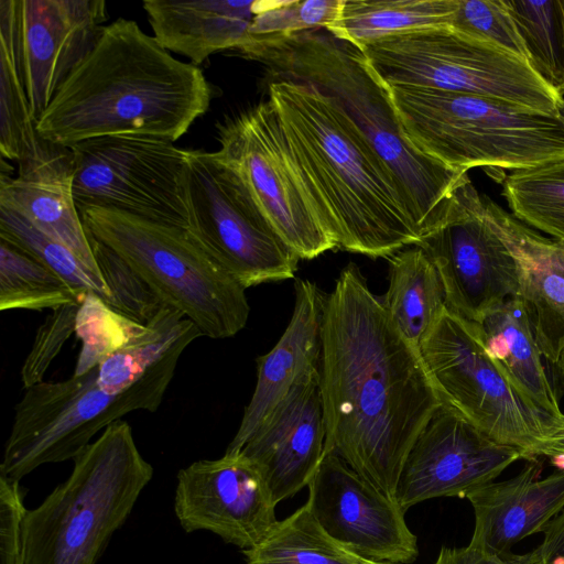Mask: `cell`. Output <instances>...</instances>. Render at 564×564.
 <instances>
[{
    "label": "cell",
    "mask_w": 564,
    "mask_h": 564,
    "mask_svg": "<svg viewBox=\"0 0 564 564\" xmlns=\"http://www.w3.org/2000/svg\"><path fill=\"white\" fill-rule=\"evenodd\" d=\"M319 389L325 454H337L395 499L405 459L443 402L420 348L400 333L354 262L325 301Z\"/></svg>",
    "instance_id": "cell-1"
},
{
    "label": "cell",
    "mask_w": 564,
    "mask_h": 564,
    "mask_svg": "<svg viewBox=\"0 0 564 564\" xmlns=\"http://www.w3.org/2000/svg\"><path fill=\"white\" fill-rule=\"evenodd\" d=\"M212 97L198 66L175 58L135 21L119 18L104 26L36 131L63 148L117 134L175 142L206 113Z\"/></svg>",
    "instance_id": "cell-2"
},
{
    "label": "cell",
    "mask_w": 564,
    "mask_h": 564,
    "mask_svg": "<svg viewBox=\"0 0 564 564\" xmlns=\"http://www.w3.org/2000/svg\"><path fill=\"white\" fill-rule=\"evenodd\" d=\"M268 88L294 162L337 248L389 259L417 245L393 174L345 112L303 83L270 79Z\"/></svg>",
    "instance_id": "cell-3"
},
{
    "label": "cell",
    "mask_w": 564,
    "mask_h": 564,
    "mask_svg": "<svg viewBox=\"0 0 564 564\" xmlns=\"http://www.w3.org/2000/svg\"><path fill=\"white\" fill-rule=\"evenodd\" d=\"M270 79L303 83L334 101L393 174L420 239L440 227L467 172L421 153L405 137L389 88L362 51L326 29L254 40L241 53Z\"/></svg>",
    "instance_id": "cell-4"
},
{
    "label": "cell",
    "mask_w": 564,
    "mask_h": 564,
    "mask_svg": "<svg viewBox=\"0 0 564 564\" xmlns=\"http://www.w3.org/2000/svg\"><path fill=\"white\" fill-rule=\"evenodd\" d=\"M22 524L21 564H97L153 476L128 422L107 426Z\"/></svg>",
    "instance_id": "cell-5"
},
{
    "label": "cell",
    "mask_w": 564,
    "mask_h": 564,
    "mask_svg": "<svg viewBox=\"0 0 564 564\" xmlns=\"http://www.w3.org/2000/svg\"><path fill=\"white\" fill-rule=\"evenodd\" d=\"M402 130L421 153L467 172H511L564 156V122L516 104L430 88H389Z\"/></svg>",
    "instance_id": "cell-6"
},
{
    "label": "cell",
    "mask_w": 564,
    "mask_h": 564,
    "mask_svg": "<svg viewBox=\"0 0 564 564\" xmlns=\"http://www.w3.org/2000/svg\"><path fill=\"white\" fill-rule=\"evenodd\" d=\"M79 213L87 234L121 257L203 336L225 339L246 326L250 313L246 289L186 229L108 208Z\"/></svg>",
    "instance_id": "cell-7"
},
{
    "label": "cell",
    "mask_w": 564,
    "mask_h": 564,
    "mask_svg": "<svg viewBox=\"0 0 564 564\" xmlns=\"http://www.w3.org/2000/svg\"><path fill=\"white\" fill-rule=\"evenodd\" d=\"M183 351L176 349L117 395L99 388L98 367L24 389L15 406L0 475L20 481L44 464L74 460L99 431L123 415L138 410L156 411Z\"/></svg>",
    "instance_id": "cell-8"
},
{
    "label": "cell",
    "mask_w": 564,
    "mask_h": 564,
    "mask_svg": "<svg viewBox=\"0 0 564 564\" xmlns=\"http://www.w3.org/2000/svg\"><path fill=\"white\" fill-rule=\"evenodd\" d=\"M359 48L388 88L471 94L557 116L561 98L527 61L449 25L397 33Z\"/></svg>",
    "instance_id": "cell-9"
},
{
    "label": "cell",
    "mask_w": 564,
    "mask_h": 564,
    "mask_svg": "<svg viewBox=\"0 0 564 564\" xmlns=\"http://www.w3.org/2000/svg\"><path fill=\"white\" fill-rule=\"evenodd\" d=\"M184 189L186 230L240 285L248 289L294 278L300 257L217 151L187 150Z\"/></svg>",
    "instance_id": "cell-10"
},
{
    "label": "cell",
    "mask_w": 564,
    "mask_h": 564,
    "mask_svg": "<svg viewBox=\"0 0 564 564\" xmlns=\"http://www.w3.org/2000/svg\"><path fill=\"white\" fill-rule=\"evenodd\" d=\"M443 403L494 442L538 459L540 443L554 427L529 409L488 355L476 323L448 308L420 346Z\"/></svg>",
    "instance_id": "cell-11"
},
{
    "label": "cell",
    "mask_w": 564,
    "mask_h": 564,
    "mask_svg": "<svg viewBox=\"0 0 564 564\" xmlns=\"http://www.w3.org/2000/svg\"><path fill=\"white\" fill-rule=\"evenodd\" d=\"M79 210L115 209L187 229L184 177L187 150L143 134H117L68 148Z\"/></svg>",
    "instance_id": "cell-12"
},
{
    "label": "cell",
    "mask_w": 564,
    "mask_h": 564,
    "mask_svg": "<svg viewBox=\"0 0 564 564\" xmlns=\"http://www.w3.org/2000/svg\"><path fill=\"white\" fill-rule=\"evenodd\" d=\"M218 134L217 152L237 171L268 221L300 259L311 260L337 248L270 100L228 119Z\"/></svg>",
    "instance_id": "cell-13"
},
{
    "label": "cell",
    "mask_w": 564,
    "mask_h": 564,
    "mask_svg": "<svg viewBox=\"0 0 564 564\" xmlns=\"http://www.w3.org/2000/svg\"><path fill=\"white\" fill-rule=\"evenodd\" d=\"M434 263L449 311L478 323L502 301L518 296L512 254L489 226L484 197L468 174L453 194L444 223L416 245Z\"/></svg>",
    "instance_id": "cell-14"
},
{
    "label": "cell",
    "mask_w": 564,
    "mask_h": 564,
    "mask_svg": "<svg viewBox=\"0 0 564 564\" xmlns=\"http://www.w3.org/2000/svg\"><path fill=\"white\" fill-rule=\"evenodd\" d=\"M307 488L306 502L316 520L346 551L375 562L416 560L417 538L405 522V511L337 454L324 455Z\"/></svg>",
    "instance_id": "cell-15"
},
{
    "label": "cell",
    "mask_w": 564,
    "mask_h": 564,
    "mask_svg": "<svg viewBox=\"0 0 564 564\" xmlns=\"http://www.w3.org/2000/svg\"><path fill=\"white\" fill-rule=\"evenodd\" d=\"M521 458L518 449L494 442L442 403L405 459L395 500L406 511L433 498L466 497Z\"/></svg>",
    "instance_id": "cell-16"
},
{
    "label": "cell",
    "mask_w": 564,
    "mask_h": 564,
    "mask_svg": "<svg viewBox=\"0 0 564 564\" xmlns=\"http://www.w3.org/2000/svg\"><path fill=\"white\" fill-rule=\"evenodd\" d=\"M256 465L242 453L192 463L177 474L174 511L185 532L209 531L242 551L278 522Z\"/></svg>",
    "instance_id": "cell-17"
},
{
    "label": "cell",
    "mask_w": 564,
    "mask_h": 564,
    "mask_svg": "<svg viewBox=\"0 0 564 564\" xmlns=\"http://www.w3.org/2000/svg\"><path fill=\"white\" fill-rule=\"evenodd\" d=\"M20 66L37 121L94 47L108 19L104 0H15Z\"/></svg>",
    "instance_id": "cell-18"
},
{
    "label": "cell",
    "mask_w": 564,
    "mask_h": 564,
    "mask_svg": "<svg viewBox=\"0 0 564 564\" xmlns=\"http://www.w3.org/2000/svg\"><path fill=\"white\" fill-rule=\"evenodd\" d=\"M325 442L319 370H314L291 388L239 452L256 465L278 505L308 486Z\"/></svg>",
    "instance_id": "cell-19"
},
{
    "label": "cell",
    "mask_w": 564,
    "mask_h": 564,
    "mask_svg": "<svg viewBox=\"0 0 564 564\" xmlns=\"http://www.w3.org/2000/svg\"><path fill=\"white\" fill-rule=\"evenodd\" d=\"M489 226L512 254L518 297L543 357L556 365L564 351V241L546 238L482 195Z\"/></svg>",
    "instance_id": "cell-20"
},
{
    "label": "cell",
    "mask_w": 564,
    "mask_h": 564,
    "mask_svg": "<svg viewBox=\"0 0 564 564\" xmlns=\"http://www.w3.org/2000/svg\"><path fill=\"white\" fill-rule=\"evenodd\" d=\"M0 206L18 213L40 231L65 245L100 275L74 196L68 148L42 139L35 152L19 163L15 177L1 173Z\"/></svg>",
    "instance_id": "cell-21"
},
{
    "label": "cell",
    "mask_w": 564,
    "mask_h": 564,
    "mask_svg": "<svg viewBox=\"0 0 564 564\" xmlns=\"http://www.w3.org/2000/svg\"><path fill=\"white\" fill-rule=\"evenodd\" d=\"M327 293L310 280H295V304L284 333L257 359V383L240 425L225 453H237L291 388L319 370L322 325Z\"/></svg>",
    "instance_id": "cell-22"
},
{
    "label": "cell",
    "mask_w": 564,
    "mask_h": 564,
    "mask_svg": "<svg viewBox=\"0 0 564 564\" xmlns=\"http://www.w3.org/2000/svg\"><path fill=\"white\" fill-rule=\"evenodd\" d=\"M538 459L514 477L492 481L466 495L474 509L475 525L470 544L487 552L508 554L528 535L543 532L564 508V470L545 478Z\"/></svg>",
    "instance_id": "cell-23"
},
{
    "label": "cell",
    "mask_w": 564,
    "mask_h": 564,
    "mask_svg": "<svg viewBox=\"0 0 564 564\" xmlns=\"http://www.w3.org/2000/svg\"><path fill=\"white\" fill-rule=\"evenodd\" d=\"M258 2L145 0L142 6L154 39L198 66L218 52H242L250 40Z\"/></svg>",
    "instance_id": "cell-24"
},
{
    "label": "cell",
    "mask_w": 564,
    "mask_h": 564,
    "mask_svg": "<svg viewBox=\"0 0 564 564\" xmlns=\"http://www.w3.org/2000/svg\"><path fill=\"white\" fill-rule=\"evenodd\" d=\"M476 324L488 355L521 401L554 430L560 426V398L520 299L502 301Z\"/></svg>",
    "instance_id": "cell-25"
},
{
    "label": "cell",
    "mask_w": 564,
    "mask_h": 564,
    "mask_svg": "<svg viewBox=\"0 0 564 564\" xmlns=\"http://www.w3.org/2000/svg\"><path fill=\"white\" fill-rule=\"evenodd\" d=\"M389 285L380 296L400 333L419 347L447 308L438 272L419 246L406 247L389 259Z\"/></svg>",
    "instance_id": "cell-26"
},
{
    "label": "cell",
    "mask_w": 564,
    "mask_h": 564,
    "mask_svg": "<svg viewBox=\"0 0 564 564\" xmlns=\"http://www.w3.org/2000/svg\"><path fill=\"white\" fill-rule=\"evenodd\" d=\"M203 336L176 308L165 305L147 326L98 366L97 383L108 394H121L176 349Z\"/></svg>",
    "instance_id": "cell-27"
},
{
    "label": "cell",
    "mask_w": 564,
    "mask_h": 564,
    "mask_svg": "<svg viewBox=\"0 0 564 564\" xmlns=\"http://www.w3.org/2000/svg\"><path fill=\"white\" fill-rule=\"evenodd\" d=\"M459 0H343L337 20L327 29L360 47L415 29L449 25Z\"/></svg>",
    "instance_id": "cell-28"
},
{
    "label": "cell",
    "mask_w": 564,
    "mask_h": 564,
    "mask_svg": "<svg viewBox=\"0 0 564 564\" xmlns=\"http://www.w3.org/2000/svg\"><path fill=\"white\" fill-rule=\"evenodd\" d=\"M41 141L20 66L15 0H0L1 159L20 163L35 152Z\"/></svg>",
    "instance_id": "cell-29"
},
{
    "label": "cell",
    "mask_w": 564,
    "mask_h": 564,
    "mask_svg": "<svg viewBox=\"0 0 564 564\" xmlns=\"http://www.w3.org/2000/svg\"><path fill=\"white\" fill-rule=\"evenodd\" d=\"M242 553L247 564H361L364 561L325 532L307 502L278 520L261 542Z\"/></svg>",
    "instance_id": "cell-30"
},
{
    "label": "cell",
    "mask_w": 564,
    "mask_h": 564,
    "mask_svg": "<svg viewBox=\"0 0 564 564\" xmlns=\"http://www.w3.org/2000/svg\"><path fill=\"white\" fill-rule=\"evenodd\" d=\"M522 39L528 64L561 99L564 95V0H503Z\"/></svg>",
    "instance_id": "cell-31"
},
{
    "label": "cell",
    "mask_w": 564,
    "mask_h": 564,
    "mask_svg": "<svg viewBox=\"0 0 564 564\" xmlns=\"http://www.w3.org/2000/svg\"><path fill=\"white\" fill-rule=\"evenodd\" d=\"M503 196L517 219L564 241V156L511 172Z\"/></svg>",
    "instance_id": "cell-32"
},
{
    "label": "cell",
    "mask_w": 564,
    "mask_h": 564,
    "mask_svg": "<svg viewBox=\"0 0 564 564\" xmlns=\"http://www.w3.org/2000/svg\"><path fill=\"white\" fill-rule=\"evenodd\" d=\"M79 296L52 270L0 240V310H56Z\"/></svg>",
    "instance_id": "cell-33"
},
{
    "label": "cell",
    "mask_w": 564,
    "mask_h": 564,
    "mask_svg": "<svg viewBox=\"0 0 564 564\" xmlns=\"http://www.w3.org/2000/svg\"><path fill=\"white\" fill-rule=\"evenodd\" d=\"M0 240L52 270L83 299L89 293L98 295L104 302L109 297L102 278L91 271L69 248L4 206H0Z\"/></svg>",
    "instance_id": "cell-34"
},
{
    "label": "cell",
    "mask_w": 564,
    "mask_h": 564,
    "mask_svg": "<svg viewBox=\"0 0 564 564\" xmlns=\"http://www.w3.org/2000/svg\"><path fill=\"white\" fill-rule=\"evenodd\" d=\"M88 237L109 292L105 303L134 323L149 325L166 304L121 257L91 236Z\"/></svg>",
    "instance_id": "cell-35"
},
{
    "label": "cell",
    "mask_w": 564,
    "mask_h": 564,
    "mask_svg": "<svg viewBox=\"0 0 564 564\" xmlns=\"http://www.w3.org/2000/svg\"><path fill=\"white\" fill-rule=\"evenodd\" d=\"M142 326L111 310L98 295L87 294L76 318L83 345L74 375H83L123 346Z\"/></svg>",
    "instance_id": "cell-36"
},
{
    "label": "cell",
    "mask_w": 564,
    "mask_h": 564,
    "mask_svg": "<svg viewBox=\"0 0 564 564\" xmlns=\"http://www.w3.org/2000/svg\"><path fill=\"white\" fill-rule=\"evenodd\" d=\"M341 2L343 0L259 1L249 29V43L259 39H279L307 31L327 30L337 20Z\"/></svg>",
    "instance_id": "cell-37"
},
{
    "label": "cell",
    "mask_w": 564,
    "mask_h": 564,
    "mask_svg": "<svg viewBox=\"0 0 564 564\" xmlns=\"http://www.w3.org/2000/svg\"><path fill=\"white\" fill-rule=\"evenodd\" d=\"M449 26L528 62L522 39L503 0H459Z\"/></svg>",
    "instance_id": "cell-38"
},
{
    "label": "cell",
    "mask_w": 564,
    "mask_h": 564,
    "mask_svg": "<svg viewBox=\"0 0 564 564\" xmlns=\"http://www.w3.org/2000/svg\"><path fill=\"white\" fill-rule=\"evenodd\" d=\"M80 303L67 304L52 311L37 328L33 345L21 368L24 389L44 381L51 364L75 333Z\"/></svg>",
    "instance_id": "cell-39"
},
{
    "label": "cell",
    "mask_w": 564,
    "mask_h": 564,
    "mask_svg": "<svg viewBox=\"0 0 564 564\" xmlns=\"http://www.w3.org/2000/svg\"><path fill=\"white\" fill-rule=\"evenodd\" d=\"M23 500L20 481L0 475V564H21Z\"/></svg>",
    "instance_id": "cell-40"
},
{
    "label": "cell",
    "mask_w": 564,
    "mask_h": 564,
    "mask_svg": "<svg viewBox=\"0 0 564 564\" xmlns=\"http://www.w3.org/2000/svg\"><path fill=\"white\" fill-rule=\"evenodd\" d=\"M434 564H544V561L536 547L524 554H497L468 543L463 547L443 546Z\"/></svg>",
    "instance_id": "cell-41"
},
{
    "label": "cell",
    "mask_w": 564,
    "mask_h": 564,
    "mask_svg": "<svg viewBox=\"0 0 564 564\" xmlns=\"http://www.w3.org/2000/svg\"><path fill=\"white\" fill-rule=\"evenodd\" d=\"M543 540L536 547L544 564L564 562V508L544 528Z\"/></svg>",
    "instance_id": "cell-42"
},
{
    "label": "cell",
    "mask_w": 564,
    "mask_h": 564,
    "mask_svg": "<svg viewBox=\"0 0 564 564\" xmlns=\"http://www.w3.org/2000/svg\"><path fill=\"white\" fill-rule=\"evenodd\" d=\"M545 456L560 470H564V421L549 436H546L538 448V457Z\"/></svg>",
    "instance_id": "cell-43"
},
{
    "label": "cell",
    "mask_w": 564,
    "mask_h": 564,
    "mask_svg": "<svg viewBox=\"0 0 564 564\" xmlns=\"http://www.w3.org/2000/svg\"><path fill=\"white\" fill-rule=\"evenodd\" d=\"M557 116L564 122V98L560 100L557 105Z\"/></svg>",
    "instance_id": "cell-44"
},
{
    "label": "cell",
    "mask_w": 564,
    "mask_h": 564,
    "mask_svg": "<svg viewBox=\"0 0 564 564\" xmlns=\"http://www.w3.org/2000/svg\"><path fill=\"white\" fill-rule=\"evenodd\" d=\"M555 366L560 370V372L564 375V351L561 354L560 359Z\"/></svg>",
    "instance_id": "cell-45"
},
{
    "label": "cell",
    "mask_w": 564,
    "mask_h": 564,
    "mask_svg": "<svg viewBox=\"0 0 564 564\" xmlns=\"http://www.w3.org/2000/svg\"><path fill=\"white\" fill-rule=\"evenodd\" d=\"M361 564H395V563H390V562H375V561H367V560H364Z\"/></svg>",
    "instance_id": "cell-46"
}]
</instances>
